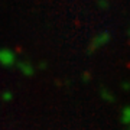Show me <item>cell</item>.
I'll use <instances>...</instances> for the list:
<instances>
[{
  "instance_id": "1",
  "label": "cell",
  "mask_w": 130,
  "mask_h": 130,
  "mask_svg": "<svg viewBox=\"0 0 130 130\" xmlns=\"http://www.w3.org/2000/svg\"><path fill=\"white\" fill-rule=\"evenodd\" d=\"M0 64L3 67H12L16 64V54L9 48H2L0 49Z\"/></svg>"
},
{
  "instance_id": "3",
  "label": "cell",
  "mask_w": 130,
  "mask_h": 130,
  "mask_svg": "<svg viewBox=\"0 0 130 130\" xmlns=\"http://www.w3.org/2000/svg\"><path fill=\"white\" fill-rule=\"evenodd\" d=\"M12 97H13V95H12L10 93H5V94H3V98H5V101H10V100H12Z\"/></svg>"
},
{
  "instance_id": "2",
  "label": "cell",
  "mask_w": 130,
  "mask_h": 130,
  "mask_svg": "<svg viewBox=\"0 0 130 130\" xmlns=\"http://www.w3.org/2000/svg\"><path fill=\"white\" fill-rule=\"evenodd\" d=\"M19 70L22 71L25 75H32L33 74V67L29 62H20L19 64Z\"/></svg>"
}]
</instances>
